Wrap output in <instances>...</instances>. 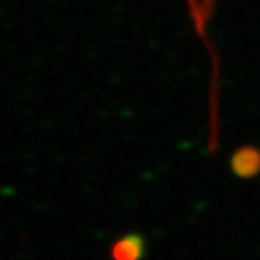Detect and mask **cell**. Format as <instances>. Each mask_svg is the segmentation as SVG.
I'll use <instances>...</instances> for the list:
<instances>
[{
    "instance_id": "6da1fadb",
    "label": "cell",
    "mask_w": 260,
    "mask_h": 260,
    "mask_svg": "<svg viewBox=\"0 0 260 260\" xmlns=\"http://www.w3.org/2000/svg\"><path fill=\"white\" fill-rule=\"evenodd\" d=\"M231 168L237 177H255L260 173V149L254 146L240 147L231 157Z\"/></svg>"
},
{
    "instance_id": "7a4b0ae2",
    "label": "cell",
    "mask_w": 260,
    "mask_h": 260,
    "mask_svg": "<svg viewBox=\"0 0 260 260\" xmlns=\"http://www.w3.org/2000/svg\"><path fill=\"white\" fill-rule=\"evenodd\" d=\"M113 260H143L146 255V238L141 234H127L118 238L110 249Z\"/></svg>"
}]
</instances>
